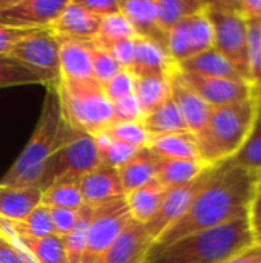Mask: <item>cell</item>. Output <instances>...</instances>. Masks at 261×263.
I'll return each instance as SVG.
<instances>
[{
	"label": "cell",
	"mask_w": 261,
	"mask_h": 263,
	"mask_svg": "<svg viewBox=\"0 0 261 263\" xmlns=\"http://www.w3.org/2000/svg\"><path fill=\"white\" fill-rule=\"evenodd\" d=\"M14 223V222H12ZM14 228L17 231V237L20 245L26 253L37 263H66V250H65V240L58 236H49V237H31L28 234H23L17 230L15 223Z\"/></svg>",
	"instance_id": "83f0119b"
},
{
	"label": "cell",
	"mask_w": 261,
	"mask_h": 263,
	"mask_svg": "<svg viewBox=\"0 0 261 263\" xmlns=\"http://www.w3.org/2000/svg\"><path fill=\"white\" fill-rule=\"evenodd\" d=\"M103 91L111 103H115L131 94H134V76L131 71H118L108 83L103 85Z\"/></svg>",
	"instance_id": "60d3db41"
},
{
	"label": "cell",
	"mask_w": 261,
	"mask_h": 263,
	"mask_svg": "<svg viewBox=\"0 0 261 263\" xmlns=\"http://www.w3.org/2000/svg\"><path fill=\"white\" fill-rule=\"evenodd\" d=\"M68 0H15L0 11V25L20 29H45L62 14Z\"/></svg>",
	"instance_id": "4fadbf2b"
},
{
	"label": "cell",
	"mask_w": 261,
	"mask_h": 263,
	"mask_svg": "<svg viewBox=\"0 0 261 263\" xmlns=\"http://www.w3.org/2000/svg\"><path fill=\"white\" fill-rule=\"evenodd\" d=\"M166 48L177 65L214 48V31L206 11L189 15L174 25L168 31Z\"/></svg>",
	"instance_id": "9c48e42d"
},
{
	"label": "cell",
	"mask_w": 261,
	"mask_h": 263,
	"mask_svg": "<svg viewBox=\"0 0 261 263\" xmlns=\"http://www.w3.org/2000/svg\"><path fill=\"white\" fill-rule=\"evenodd\" d=\"M0 263H28L25 257L0 237Z\"/></svg>",
	"instance_id": "c3c4849f"
},
{
	"label": "cell",
	"mask_w": 261,
	"mask_h": 263,
	"mask_svg": "<svg viewBox=\"0 0 261 263\" xmlns=\"http://www.w3.org/2000/svg\"><path fill=\"white\" fill-rule=\"evenodd\" d=\"M229 162L235 166L245 168L251 173L261 176V99L258 117L255 120L252 133L249 134L248 140L240 148V151L232 159H229Z\"/></svg>",
	"instance_id": "d6a6232c"
},
{
	"label": "cell",
	"mask_w": 261,
	"mask_h": 263,
	"mask_svg": "<svg viewBox=\"0 0 261 263\" xmlns=\"http://www.w3.org/2000/svg\"><path fill=\"white\" fill-rule=\"evenodd\" d=\"M78 3L100 18L120 12V0H78Z\"/></svg>",
	"instance_id": "f6af8a7d"
},
{
	"label": "cell",
	"mask_w": 261,
	"mask_h": 263,
	"mask_svg": "<svg viewBox=\"0 0 261 263\" xmlns=\"http://www.w3.org/2000/svg\"><path fill=\"white\" fill-rule=\"evenodd\" d=\"M260 111V92L245 102L215 106L205 128L195 134L200 159L220 165L232 159L248 140Z\"/></svg>",
	"instance_id": "277c9868"
},
{
	"label": "cell",
	"mask_w": 261,
	"mask_h": 263,
	"mask_svg": "<svg viewBox=\"0 0 261 263\" xmlns=\"http://www.w3.org/2000/svg\"><path fill=\"white\" fill-rule=\"evenodd\" d=\"M78 190L83 202L88 205H102L105 202L125 197L118 171L102 163L78 180Z\"/></svg>",
	"instance_id": "e0dca14e"
},
{
	"label": "cell",
	"mask_w": 261,
	"mask_h": 263,
	"mask_svg": "<svg viewBox=\"0 0 261 263\" xmlns=\"http://www.w3.org/2000/svg\"><path fill=\"white\" fill-rule=\"evenodd\" d=\"M237 9L246 22L261 23V0H235Z\"/></svg>",
	"instance_id": "bcb514c9"
},
{
	"label": "cell",
	"mask_w": 261,
	"mask_h": 263,
	"mask_svg": "<svg viewBox=\"0 0 261 263\" xmlns=\"http://www.w3.org/2000/svg\"><path fill=\"white\" fill-rule=\"evenodd\" d=\"M8 55L60 79L58 39L48 28L38 29L17 42Z\"/></svg>",
	"instance_id": "7c38bea8"
},
{
	"label": "cell",
	"mask_w": 261,
	"mask_h": 263,
	"mask_svg": "<svg viewBox=\"0 0 261 263\" xmlns=\"http://www.w3.org/2000/svg\"><path fill=\"white\" fill-rule=\"evenodd\" d=\"M152 243L145 223L131 219L98 263H143Z\"/></svg>",
	"instance_id": "9a60e30c"
},
{
	"label": "cell",
	"mask_w": 261,
	"mask_h": 263,
	"mask_svg": "<svg viewBox=\"0 0 261 263\" xmlns=\"http://www.w3.org/2000/svg\"><path fill=\"white\" fill-rule=\"evenodd\" d=\"M182 82L191 88L198 97H202L209 106H223L237 102H245L255 96V88L242 79H220V77H202L177 69Z\"/></svg>",
	"instance_id": "8fae6325"
},
{
	"label": "cell",
	"mask_w": 261,
	"mask_h": 263,
	"mask_svg": "<svg viewBox=\"0 0 261 263\" xmlns=\"http://www.w3.org/2000/svg\"><path fill=\"white\" fill-rule=\"evenodd\" d=\"M42 203V191L37 186L0 185V217L23 222Z\"/></svg>",
	"instance_id": "44dd1931"
},
{
	"label": "cell",
	"mask_w": 261,
	"mask_h": 263,
	"mask_svg": "<svg viewBox=\"0 0 261 263\" xmlns=\"http://www.w3.org/2000/svg\"><path fill=\"white\" fill-rule=\"evenodd\" d=\"M77 133L66 123L62 114L57 83L48 85L37 126L17 160L0 180V185L37 186L46 160Z\"/></svg>",
	"instance_id": "3957f363"
},
{
	"label": "cell",
	"mask_w": 261,
	"mask_h": 263,
	"mask_svg": "<svg viewBox=\"0 0 261 263\" xmlns=\"http://www.w3.org/2000/svg\"><path fill=\"white\" fill-rule=\"evenodd\" d=\"M91 55H92V79L102 86L108 83L120 69L112 55L97 42H91Z\"/></svg>",
	"instance_id": "d590c367"
},
{
	"label": "cell",
	"mask_w": 261,
	"mask_h": 263,
	"mask_svg": "<svg viewBox=\"0 0 261 263\" xmlns=\"http://www.w3.org/2000/svg\"><path fill=\"white\" fill-rule=\"evenodd\" d=\"M182 72H189L202 77H220V79H242L235 68L215 49L211 48L203 51L177 65ZM245 80V79H242Z\"/></svg>",
	"instance_id": "d4e9b609"
},
{
	"label": "cell",
	"mask_w": 261,
	"mask_h": 263,
	"mask_svg": "<svg viewBox=\"0 0 261 263\" xmlns=\"http://www.w3.org/2000/svg\"><path fill=\"white\" fill-rule=\"evenodd\" d=\"M94 217L88 231L86 250L82 263H98L109 247L115 242L129 223L131 213L125 197H118L102 205H94Z\"/></svg>",
	"instance_id": "ba28073f"
},
{
	"label": "cell",
	"mask_w": 261,
	"mask_h": 263,
	"mask_svg": "<svg viewBox=\"0 0 261 263\" xmlns=\"http://www.w3.org/2000/svg\"><path fill=\"white\" fill-rule=\"evenodd\" d=\"M60 79L69 82L92 80L91 42L58 39Z\"/></svg>",
	"instance_id": "ffe728a7"
},
{
	"label": "cell",
	"mask_w": 261,
	"mask_h": 263,
	"mask_svg": "<svg viewBox=\"0 0 261 263\" xmlns=\"http://www.w3.org/2000/svg\"><path fill=\"white\" fill-rule=\"evenodd\" d=\"M154 154L163 159L177 160H202L195 134L182 131L165 136H151L148 146Z\"/></svg>",
	"instance_id": "7402d4cb"
},
{
	"label": "cell",
	"mask_w": 261,
	"mask_h": 263,
	"mask_svg": "<svg viewBox=\"0 0 261 263\" xmlns=\"http://www.w3.org/2000/svg\"><path fill=\"white\" fill-rule=\"evenodd\" d=\"M97 39L111 42V40H123V39H137V34L132 29L131 23L128 22V18L122 12H117L102 18L100 32Z\"/></svg>",
	"instance_id": "74e56055"
},
{
	"label": "cell",
	"mask_w": 261,
	"mask_h": 263,
	"mask_svg": "<svg viewBox=\"0 0 261 263\" xmlns=\"http://www.w3.org/2000/svg\"><path fill=\"white\" fill-rule=\"evenodd\" d=\"M102 18L85 9L78 0H68L62 14L49 25L57 39L92 42L98 37Z\"/></svg>",
	"instance_id": "5bb4252c"
},
{
	"label": "cell",
	"mask_w": 261,
	"mask_h": 263,
	"mask_svg": "<svg viewBox=\"0 0 261 263\" xmlns=\"http://www.w3.org/2000/svg\"><path fill=\"white\" fill-rule=\"evenodd\" d=\"M142 106L134 94L112 103V123L120 122H142L143 119Z\"/></svg>",
	"instance_id": "b9f144b4"
},
{
	"label": "cell",
	"mask_w": 261,
	"mask_h": 263,
	"mask_svg": "<svg viewBox=\"0 0 261 263\" xmlns=\"http://www.w3.org/2000/svg\"><path fill=\"white\" fill-rule=\"evenodd\" d=\"M51 220L54 227V234L58 237H65L71 233L77 222V211L74 210H62V208H49Z\"/></svg>",
	"instance_id": "7bdbcfd3"
},
{
	"label": "cell",
	"mask_w": 261,
	"mask_h": 263,
	"mask_svg": "<svg viewBox=\"0 0 261 263\" xmlns=\"http://www.w3.org/2000/svg\"><path fill=\"white\" fill-rule=\"evenodd\" d=\"M209 166L203 160H177L157 157L155 180L166 188H174L192 182L200 174H203Z\"/></svg>",
	"instance_id": "4316f807"
},
{
	"label": "cell",
	"mask_w": 261,
	"mask_h": 263,
	"mask_svg": "<svg viewBox=\"0 0 261 263\" xmlns=\"http://www.w3.org/2000/svg\"><path fill=\"white\" fill-rule=\"evenodd\" d=\"M157 17L163 31H168L180 20L205 11L208 2L203 0H155Z\"/></svg>",
	"instance_id": "1f68e13d"
},
{
	"label": "cell",
	"mask_w": 261,
	"mask_h": 263,
	"mask_svg": "<svg viewBox=\"0 0 261 263\" xmlns=\"http://www.w3.org/2000/svg\"><path fill=\"white\" fill-rule=\"evenodd\" d=\"M57 94L66 123L89 136L106 131L112 123V103L94 79L69 82L58 79Z\"/></svg>",
	"instance_id": "5b68a950"
},
{
	"label": "cell",
	"mask_w": 261,
	"mask_h": 263,
	"mask_svg": "<svg viewBox=\"0 0 261 263\" xmlns=\"http://www.w3.org/2000/svg\"><path fill=\"white\" fill-rule=\"evenodd\" d=\"M249 220L254 233L261 231V179L257 183L251 206H249Z\"/></svg>",
	"instance_id": "7dc6e473"
},
{
	"label": "cell",
	"mask_w": 261,
	"mask_h": 263,
	"mask_svg": "<svg viewBox=\"0 0 261 263\" xmlns=\"http://www.w3.org/2000/svg\"><path fill=\"white\" fill-rule=\"evenodd\" d=\"M94 205L85 203L77 211V222L71 233L63 237L65 240V250H66V263H82L85 250H86V240H88V231L94 217Z\"/></svg>",
	"instance_id": "4dcf8cb0"
},
{
	"label": "cell",
	"mask_w": 261,
	"mask_h": 263,
	"mask_svg": "<svg viewBox=\"0 0 261 263\" xmlns=\"http://www.w3.org/2000/svg\"><path fill=\"white\" fill-rule=\"evenodd\" d=\"M169 188L152 180L125 196L131 217L140 223H148L158 211Z\"/></svg>",
	"instance_id": "603a6c76"
},
{
	"label": "cell",
	"mask_w": 261,
	"mask_h": 263,
	"mask_svg": "<svg viewBox=\"0 0 261 263\" xmlns=\"http://www.w3.org/2000/svg\"><path fill=\"white\" fill-rule=\"evenodd\" d=\"M205 11L212 25L214 48L235 68L242 79L251 83L248 65V22L238 12L235 0L208 2Z\"/></svg>",
	"instance_id": "8992f818"
},
{
	"label": "cell",
	"mask_w": 261,
	"mask_h": 263,
	"mask_svg": "<svg viewBox=\"0 0 261 263\" xmlns=\"http://www.w3.org/2000/svg\"><path fill=\"white\" fill-rule=\"evenodd\" d=\"M111 55L112 59L117 62V65L120 66V69H126L131 71L132 68V62H134V49H135V39H123V40H100L95 39Z\"/></svg>",
	"instance_id": "ab89813d"
},
{
	"label": "cell",
	"mask_w": 261,
	"mask_h": 263,
	"mask_svg": "<svg viewBox=\"0 0 261 263\" xmlns=\"http://www.w3.org/2000/svg\"><path fill=\"white\" fill-rule=\"evenodd\" d=\"M260 179L261 176L235 166L229 160L220 163L185 216L160 234L152 245L165 247L188 234L249 216V206Z\"/></svg>",
	"instance_id": "6da1fadb"
},
{
	"label": "cell",
	"mask_w": 261,
	"mask_h": 263,
	"mask_svg": "<svg viewBox=\"0 0 261 263\" xmlns=\"http://www.w3.org/2000/svg\"><path fill=\"white\" fill-rule=\"evenodd\" d=\"M255 263H261V257H260V259H258V260H257V262H255Z\"/></svg>",
	"instance_id": "816d5d0a"
},
{
	"label": "cell",
	"mask_w": 261,
	"mask_h": 263,
	"mask_svg": "<svg viewBox=\"0 0 261 263\" xmlns=\"http://www.w3.org/2000/svg\"><path fill=\"white\" fill-rule=\"evenodd\" d=\"M98 165L100 157L94 137L85 133H77L46 160L37 188L45 191L57 183H78L85 174Z\"/></svg>",
	"instance_id": "52a82bcc"
},
{
	"label": "cell",
	"mask_w": 261,
	"mask_h": 263,
	"mask_svg": "<svg viewBox=\"0 0 261 263\" xmlns=\"http://www.w3.org/2000/svg\"><path fill=\"white\" fill-rule=\"evenodd\" d=\"M254 237H255V243H257L258 247H261V231L254 233Z\"/></svg>",
	"instance_id": "f907efd6"
},
{
	"label": "cell",
	"mask_w": 261,
	"mask_h": 263,
	"mask_svg": "<svg viewBox=\"0 0 261 263\" xmlns=\"http://www.w3.org/2000/svg\"><path fill=\"white\" fill-rule=\"evenodd\" d=\"M142 148H135L131 145H126L123 142L118 140H111V143L98 151V157H100V163L115 168L118 170L120 166H123L125 163H128Z\"/></svg>",
	"instance_id": "f35d334b"
},
{
	"label": "cell",
	"mask_w": 261,
	"mask_h": 263,
	"mask_svg": "<svg viewBox=\"0 0 261 263\" xmlns=\"http://www.w3.org/2000/svg\"><path fill=\"white\" fill-rule=\"evenodd\" d=\"M134 96L148 114L171 99V77H134Z\"/></svg>",
	"instance_id": "f546056e"
},
{
	"label": "cell",
	"mask_w": 261,
	"mask_h": 263,
	"mask_svg": "<svg viewBox=\"0 0 261 263\" xmlns=\"http://www.w3.org/2000/svg\"><path fill=\"white\" fill-rule=\"evenodd\" d=\"M260 99H261V94H260Z\"/></svg>",
	"instance_id": "f5cc1de1"
},
{
	"label": "cell",
	"mask_w": 261,
	"mask_h": 263,
	"mask_svg": "<svg viewBox=\"0 0 261 263\" xmlns=\"http://www.w3.org/2000/svg\"><path fill=\"white\" fill-rule=\"evenodd\" d=\"M134 43L135 49L131 68L134 77H172L177 71V63L165 48L140 37Z\"/></svg>",
	"instance_id": "ac0fdd59"
},
{
	"label": "cell",
	"mask_w": 261,
	"mask_h": 263,
	"mask_svg": "<svg viewBox=\"0 0 261 263\" xmlns=\"http://www.w3.org/2000/svg\"><path fill=\"white\" fill-rule=\"evenodd\" d=\"M218 165L209 166L203 174H200L197 179H194L192 182H188L185 185L180 186H174L169 188L157 214L148 222L145 223L149 236L154 239V242L157 240V237L160 234H163L172 223H175L180 217L185 216V213L189 210V206L192 205V202L195 200V197L198 196V193L208 185V182L212 179V176L215 174Z\"/></svg>",
	"instance_id": "30bf717a"
},
{
	"label": "cell",
	"mask_w": 261,
	"mask_h": 263,
	"mask_svg": "<svg viewBox=\"0 0 261 263\" xmlns=\"http://www.w3.org/2000/svg\"><path fill=\"white\" fill-rule=\"evenodd\" d=\"M142 125L149 136H165L188 131L172 99H168L165 103L145 114L142 119Z\"/></svg>",
	"instance_id": "f1b7e54d"
},
{
	"label": "cell",
	"mask_w": 261,
	"mask_h": 263,
	"mask_svg": "<svg viewBox=\"0 0 261 263\" xmlns=\"http://www.w3.org/2000/svg\"><path fill=\"white\" fill-rule=\"evenodd\" d=\"M171 99L180 111L188 131L192 134L200 133L211 116L212 106H209L202 97L188 88L178 77L177 71L171 77Z\"/></svg>",
	"instance_id": "d6986e66"
},
{
	"label": "cell",
	"mask_w": 261,
	"mask_h": 263,
	"mask_svg": "<svg viewBox=\"0 0 261 263\" xmlns=\"http://www.w3.org/2000/svg\"><path fill=\"white\" fill-rule=\"evenodd\" d=\"M106 131L114 140L123 142V143L135 146V148H146L149 143V139H151V136L143 128L142 122L111 123V126Z\"/></svg>",
	"instance_id": "8d00e7d4"
},
{
	"label": "cell",
	"mask_w": 261,
	"mask_h": 263,
	"mask_svg": "<svg viewBox=\"0 0 261 263\" xmlns=\"http://www.w3.org/2000/svg\"><path fill=\"white\" fill-rule=\"evenodd\" d=\"M255 245L249 216L188 234L165 247H151L143 263H225Z\"/></svg>",
	"instance_id": "7a4b0ae2"
},
{
	"label": "cell",
	"mask_w": 261,
	"mask_h": 263,
	"mask_svg": "<svg viewBox=\"0 0 261 263\" xmlns=\"http://www.w3.org/2000/svg\"><path fill=\"white\" fill-rule=\"evenodd\" d=\"M42 205L48 208H62L78 211L85 202L78 183H57L42 191Z\"/></svg>",
	"instance_id": "836d02e7"
},
{
	"label": "cell",
	"mask_w": 261,
	"mask_h": 263,
	"mask_svg": "<svg viewBox=\"0 0 261 263\" xmlns=\"http://www.w3.org/2000/svg\"><path fill=\"white\" fill-rule=\"evenodd\" d=\"M55 85L58 79L45 71L31 68L11 55H0V89L20 85Z\"/></svg>",
	"instance_id": "484cf974"
},
{
	"label": "cell",
	"mask_w": 261,
	"mask_h": 263,
	"mask_svg": "<svg viewBox=\"0 0 261 263\" xmlns=\"http://www.w3.org/2000/svg\"><path fill=\"white\" fill-rule=\"evenodd\" d=\"M35 31H38V29H20V28H11L6 25H0V55H8L17 42H20L22 39L28 37L29 34H32Z\"/></svg>",
	"instance_id": "ee69618b"
},
{
	"label": "cell",
	"mask_w": 261,
	"mask_h": 263,
	"mask_svg": "<svg viewBox=\"0 0 261 263\" xmlns=\"http://www.w3.org/2000/svg\"><path fill=\"white\" fill-rule=\"evenodd\" d=\"M17 230L31 237H49L54 236V227L51 220V211L45 205H38L23 222H14Z\"/></svg>",
	"instance_id": "e575fe53"
},
{
	"label": "cell",
	"mask_w": 261,
	"mask_h": 263,
	"mask_svg": "<svg viewBox=\"0 0 261 263\" xmlns=\"http://www.w3.org/2000/svg\"><path fill=\"white\" fill-rule=\"evenodd\" d=\"M120 12L128 18L137 37L166 48L168 34L158 23L155 0H120Z\"/></svg>",
	"instance_id": "2e32d148"
},
{
	"label": "cell",
	"mask_w": 261,
	"mask_h": 263,
	"mask_svg": "<svg viewBox=\"0 0 261 263\" xmlns=\"http://www.w3.org/2000/svg\"><path fill=\"white\" fill-rule=\"evenodd\" d=\"M157 154L149 148H142L128 163L120 166L118 176L125 191V196L152 180H155L157 171Z\"/></svg>",
	"instance_id": "cb8c5ba5"
},
{
	"label": "cell",
	"mask_w": 261,
	"mask_h": 263,
	"mask_svg": "<svg viewBox=\"0 0 261 263\" xmlns=\"http://www.w3.org/2000/svg\"><path fill=\"white\" fill-rule=\"evenodd\" d=\"M261 257V247H258L257 243L245 251H242L240 254L231 257L229 260H226L225 263H255Z\"/></svg>",
	"instance_id": "681fc988"
}]
</instances>
